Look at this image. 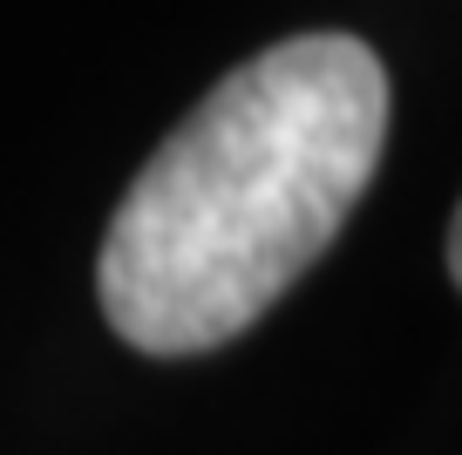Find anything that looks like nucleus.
I'll use <instances>...</instances> for the list:
<instances>
[{
	"instance_id": "nucleus-1",
	"label": "nucleus",
	"mask_w": 462,
	"mask_h": 455,
	"mask_svg": "<svg viewBox=\"0 0 462 455\" xmlns=\"http://www.w3.org/2000/svg\"><path fill=\"white\" fill-rule=\"evenodd\" d=\"M388 69L354 34H292L238 61L136 171L96 299L136 354L225 347L313 265L374 184Z\"/></svg>"
},
{
	"instance_id": "nucleus-2",
	"label": "nucleus",
	"mask_w": 462,
	"mask_h": 455,
	"mask_svg": "<svg viewBox=\"0 0 462 455\" xmlns=\"http://www.w3.org/2000/svg\"><path fill=\"white\" fill-rule=\"evenodd\" d=\"M448 272H456V285H462V204H456V218H448Z\"/></svg>"
}]
</instances>
